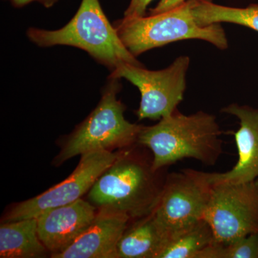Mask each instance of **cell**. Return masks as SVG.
<instances>
[{"mask_svg":"<svg viewBox=\"0 0 258 258\" xmlns=\"http://www.w3.org/2000/svg\"><path fill=\"white\" fill-rule=\"evenodd\" d=\"M222 134L215 115L204 111L186 115L176 109L157 124L142 127L137 143L152 152L154 171L185 159L214 166L223 153Z\"/></svg>","mask_w":258,"mask_h":258,"instance_id":"1","label":"cell"},{"mask_svg":"<svg viewBox=\"0 0 258 258\" xmlns=\"http://www.w3.org/2000/svg\"><path fill=\"white\" fill-rule=\"evenodd\" d=\"M164 169L154 171L152 158L136 151L120 153L88 191V200L96 208L123 212L131 220L147 216L160 198L167 175Z\"/></svg>","mask_w":258,"mask_h":258,"instance_id":"2","label":"cell"},{"mask_svg":"<svg viewBox=\"0 0 258 258\" xmlns=\"http://www.w3.org/2000/svg\"><path fill=\"white\" fill-rule=\"evenodd\" d=\"M27 36L40 47L67 45L81 49L111 73L122 64L144 66L124 46L99 0H82L74 18L62 28H30Z\"/></svg>","mask_w":258,"mask_h":258,"instance_id":"3","label":"cell"},{"mask_svg":"<svg viewBox=\"0 0 258 258\" xmlns=\"http://www.w3.org/2000/svg\"><path fill=\"white\" fill-rule=\"evenodd\" d=\"M113 26L124 46L136 57L156 47L187 39L205 40L221 50L228 47L220 23L200 26L196 23L191 0L159 14L120 19Z\"/></svg>","mask_w":258,"mask_h":258,"instance_id":"4","label":"cell"},{"mask_svg":"<svg viewBox=\"0 0 258 258\" xmlns=\"http://www.w3.org/2000/svg\"><path fill=\"white\" fill-rule=\"evenodd\" d=\"M120 80L108 78L96 108L68 138L55 164L87 153L111 151L137 143L143 125L125 119V106L117 98L121 89Z\"/></svg>","mask_w":258,"mask_h":258,"instance_id":"5","label":"cell"},{"mask_svg":"<svg viewBox=\"0 0 258 258\" xmlns=\"http://www.w3.org/2000/svg\"><path fill=\"white\" fill-rule=\"evenodd\" d=\"M212 189L207 172L184 169L166 175L152 214L168 239L205 219Z\"/></svg>","mask_w":258,"mask_h":258,"instance_id":"6","label":"cell"},{"mask_svg":"<svg viewBox=\"0 0 258 258\" xmlns=\"http://www.w3.org/2000/svg\"><path fill=\"white\" fill-rule=\"evenodd\" d=\"M189 62L188 56H180L160 71L124 64L111 72L109 78L124 79L138 88L141 101L136 114L139 120H160L175 111L183 101Z\"/></svg>","mask_w":258,"mask_h":258,"instance_id":"7","label":"cell"},{"mask_svg":"<svg viewBox=\"0 0 258 258\" xmlns=\"http://www.w3.org/2000/svg\"><path fill=\"white\" fill-rule=\"evenodd\" d=\"M215 243L225 245L258 232V179L248 182L212 184L205 215Z\"/></svg>","mask_w":258,"mask_h":258,"instance_id":"8","label":"cell"},{"mask_svg":"<svg viewBox=\"0 0 258 258\" xmlns=\"http://www.w3.org/2000/svg\"><path fill=\"white\" fill-rule=\"evenodd\" d=\"M120 153L97 151L81 156L74 172L53 187L15 205L5 217V222L37 218L42 212L77 201L88 192L96 180L113 164Z\"/></svg>","mask_w":258,"mask_h":258,"instance_id":"9","label":"cell"},{"mask_svg":"<svg viewBox=\"0 0 258 258\" xmlns=\"http://www.w3.org/2000/svg\"><path fill=\"white\" fill-rule=\"evenodd\" d=\"M96 208L79 199L37 217L39 237L52 255L60 253L82 235L96 217Z\"/></svg>","mask_w":258,"mask_h":258,"instance_id":"10","label":"cell"},{"mask_svg":"<svg viewBox=\"0 0 258 258\" xmlns=\"http://www.w3.org/2000/svg\"><path fill=\"white\" fill-rule=\"evenodd\" d=\"M222 111L238 118L240 127L233 133L238 159L226 172H207L209 181L240 184L258 179V109L232 103Z\"/></svg>","mask_w":258,"mask_h":258,"instance_id":"11","label":"cell"},{"mask_svg":"<svg viewBox=\"0 0 258 258\" xmlns=\"http://www.w3.org/2000/svg\"><path fill=\"white\" fill-rule=\"evenodd\" d=\"M131 218L123 212L99 208L87 230L53 258H118L117 248Z\"/></svg>","mask_w":258,"mask_h":258,"instance_id":"12","label":"cell"},{"mask_svg":"<svg viewBox=\"0 0 258 258\" xmlns=\"http://www.w3.org/2000/svg\"><path fill=\"white\" fill-rule=\"evenodd\" d=\"M168 237L153 214L128 225L118 244V258H158Z\"/></svg>","mask_w":258,"mask_h":258,"instance_id":"13","label":"cell"},{"mask_svg":"<svg viewBox=\"0 0 258 258\" xmlns=\"http://www.w3.org/2000/svg\"><path fill=\"white\" fill-rule=\"evenodd\" d=\"M47 250L39 237L37 218L4 222L2 224L0 257H43Z\"/></svg>","mask_w":258,"mask_h":258,"instance_id":"14","label":"cell"},{"mask_svg":"<svg viewBox=\"0 0 258 258\" xmlns=\"http://www.w3.org/2000/svg\"><path fill=\"white\" fill-rule=\"evenodd\" d=\"M195 21L200 26L212 24H237L258 32V4L246 8H231L215 4L210 0H191Z\"/></svg>","mask_w":258,"mask_h":258,"instance_id":"15","label":"cell"},{"mask_svg":"<svg viewBox=\"0 0 258 258\" xmlns=\"http://www.w3.org/2000/svg\"><path fill=\"white\" fill-rule=\"evenodd\" d=\"M214 242L211 226L203 219L169 237L158 258H197Z\"/></svg>","mask_w":258,"mask_h":258,"instance_id":"16","label":"cell"},{"mask_svg":"<svg viewBox=\"0 0 258 258\" xmlns=\"http://www.w3.org/2000/svg\"><path fill=\"white\" fill-rule=\"evenodd\" d=\"M197 258H258V232L222 245L214 242Z\"/></svg>","mask_w":258,"mask_h":258,"instance_id":"17","label":"cell"},{"mask_svg":"<svg viewBox=\"0 0 258 258\" xmlns=\"http://www.w3.org/2000/svg\"><path fill=\"white\" fill-rule=\"evenodd\" d=\"M153 0H131L130 4L124 12L125 18H139L147 15L148 6Z\"/></svg>","mask_w":258,"mask_h":258,"instance_id":"18","label":"cell"},{"mask_svg":"<svg viewBox=\"0 0 258 258\" xmlns=\"http://www.w3.org/2000/svg\"><path fill=\"white\" fill-rule=\"evenodd\" d=\"M186 0H161L155 8L149 10V15L159 14L174 9L185 3Z\"/></svg>","mask_w":258,"mask_h":258,"instance_id":"19","label":"cell"},{"mask_svg":"<svg viewBox=\"0 0 258 258\" xmlns=\"http://www.w3.org/2000/svg\"><path fill=\"white\" fill-rule=\"evenodd\" d=\"M11 4L17 8H21L30 4V3H39L43 5L45 8H50L54 6L59 1V0H9Z\"/></svg>","mask_w":258,"mask_h":258,"instance_id":"20","label":"cell"}]
</instances>
